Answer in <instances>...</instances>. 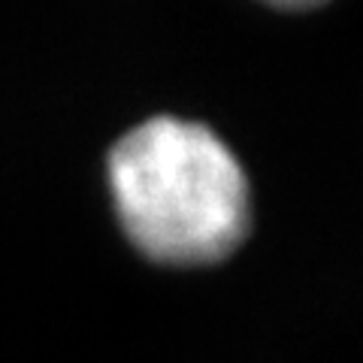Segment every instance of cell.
Listing matches in <instances>:
<instances>
[{"label": "cell", "instance_id": "1", "mask_svg": "<svg viewBox=\"0 0 363 363\" xmlns=\"http://www.w3.org/2000/svg\"><path fill=\"white\" fill-rule=\"evenodd\" d=\"M106 179L124 236L155 264L212 267L248 236V176L230 145L200 121H140L112 145Z\"/></svg>", "mask_w": 363, "mask_h": 363}]
</instances>
